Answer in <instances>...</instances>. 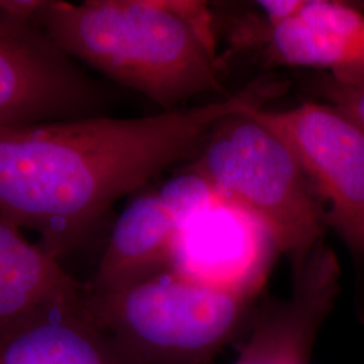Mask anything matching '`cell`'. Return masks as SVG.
Here are the masks:
<instances>
[{
	"label": "cell",
	"instance_id": "1",
	"mask_svg": "<svg viewBox=\"0 0 364 364\" xmlns=\"http://www.w3.org/2000/svg\"><path fill=\"white\" fill-rule=\"evenodd\" d=\"M284 92L285 81L259 78L223 100L156 115L0 129V212L37 232L61 260L117 200L193 159L221 119L263 108Z\"/></svg>",
	"mask_w": 364,
	"mask_h": 364
},
{
	"label": "cell",
	"instance_id": "5",
	"mask_svg": "<svg viewBox=\"0 0 364 364\" xmlns=\"http://www.w3.org/2000/svg\"><path fill=\"white\" fill-rule=\"evenodd\" d=\"M109 91L42 28L0 11V129L105 115Z\"/></svg>",
	"mask_w": 364,
	"mask_h": 364
},
{
	"label": "cell",
	"instance_id": "12",
	"mask_svg": "<svg viewBox=\"0 0 364 364\" xmlns=\"http://www.w3.org/2000/svg\"><path fill=\"white\" fill-rule=\"evenodd\" d=\"M85 293L61 260L0 212V328L52 305H80Z\"/></svg>",
	"mask_w": 364,
	"mask_h": 364
},
{
	"label": "cell",
	"instance_id": "15",
	"mask_svg": "<svg viewBox=\"0 0 364 364\" xmlns=\"http://www.w3.org/2000/svg\"><path fill=\"white\" fill-rule=\"evenodd\" d=\"M305 0H262L254 3L259 9L260 23L264 26H277L293 18L301 11Z\"/></svg>",
	"mask_w": 364,
	"mask_h": 364
},
{
	"label": "cell",
	"instance_id": "4",
	"mask_svg": "<svg viewBox=\"0 0 364 364\" xmlns=\"http://www.w3.org/2000/svg\"><path fill=\"white\" fill-rule=\"evenodd\" d=\"M166 270L115 293L87 287L82 308L134 364L174 363L216 347L245 302Z\"/></svg>",
	"mask_w": 364,
	"mask_h": 364
},
{
	"label": "cell",
	"instance_id": "14",
	"mask_svg": "<svg viewBox=\"0 0 364 364\" xmlns=\"http://www.w3.org/2000/svg\"><path fill=\"white\" fill-rule=\"evenodd\" d=\"M313 88L323 102L336 107L364 131V87H347L321 73L313 80Z\"/></svg>",
	"mask_w": 364,
	"mask_h": 364
},
{
	"label": "cell",
	"instance_id": "6",
	"mask_svg": "<svg viewBox=\"0 0 364 364\" xmlns=\"http://www.w3.org/2000/svg\"><path fill=\"white\" fill-rule=\"evenodd\" d=\"M287 144L326 205L329 227L364 251V131L326 102L250 112Z\"/></svg>",
	"mask_w": 364,
	"mask_h": 364
},
{
	"label": "cell",
	"instance_id": "3",
	"mask_svg": "<svg viewBox=\"0 0 364 364\" xmlns=\"http://www.w3.org/2000/svg\"><path fill=\"white\" fill-rule=\"evenodd\" d=\"M250 112L221 119L188 168L263 223L278 250L299 262L329 227L326 205L287 144Z\"/></svg>",
	"mask_w": 364,
	"mask_h": 364
},
{
	"label": "cell",
	"instance_id": "13",
	"mask_svg": "<svg viewBox=\"0 0 364 364\" xmlns=\"http://www.w3.org/2000/svg\"><path fill=\"white\" fill-rule=\"evenodd\" d=\"M158 192L177 223L220 197L204 177L189 168L173 177Z\"/></svg>",
	"mask_w": 364,
	"mask_h": 364
},
{
	"label": "cell",
	"instance_id": "7",
	"mask_svg": "<svg viewBox=\"0 0 364 364\" xmlns=\"http://www.w3.org/2000/svg\"><path fill=\"white\" fill-rule=\"evenodd\" d=\"M278 251L263 223L220 196L178 221L170 269L197 285L248 299Z\"/></svg>",
	"mask_w": 364,
	"mask_h": 364
},
{
	"label": "cell",
	"instance_id": "2",
	"mask_svg": "<svg viewBox=\"0 0 364 364\" xmlns=\"http://www.w3.org/2000/svg\"><path fill=\"white\" fill-rule=\"evenodd\" d=\"M37 25L69 57L162 111L223 88L224 60L205 1H45Z\"/></svg>",
	"mask_w": 364,
	"mask_h": 364
},
{
	"label": "cell",
	"instance_id": "11",
	"mask_svg": "<svg viewBox=\"0 0 364 364\" xmlns=\"http://www.w3.org/2000/svg\"><path fill=\"white\" fill-rule=\"evenodd\" d=\"M338 275L332 250L317 245L297 263L290 304L260 326L235 364H308L312 329L332 305Z\"/></svg>",
	"mask_w": 364,
	"mask_h": 364
},
{
	"label": "cell",
	"instance_id": "10",
	"mask_svg": "<svg viewBox=\"0 0 364 364\" xmlns=\"http://www.w3.org/2000/svg\"><path fill=\"white\" fill-rule=\"evenodd\" d=\"M177 227L158 191L136 196L117 218L88 290L115 293L169 270Z\"/></svg>",
	"mask_w": 364,
	"mask_h": 364
},
{
	"label": "cell",
	"instance_id": "8",
	"mask_svg": "<svg viewBox=\"0 0 364 364\" xmlns=\"http://www.w3.org/2000/svg\"><path fill=\"white\" fill-rule=\"evenodd\" d=\"M235 41L259 48L267 65L312 68L338 84L364 87V11L352 3L305 0L284 23H250Z\"/></svg>",
	"mask_w": 364,
	"mask_h": 364
},
{
	"label": "cell",
	"instance_id": "9",
	"mask_svg": "<svg viewBox=\"0 0 364 364\" xmlns=\"http://www.w3.org/2000/svg\"><path fill=\"white\" fill-rule=\"evenodd\" d=\"M0 364L134 363L80 304L52 305L1 326Z\"/></svg>",
	"mask_w": 364,
	"mask_h": 364
}]
</instances>
